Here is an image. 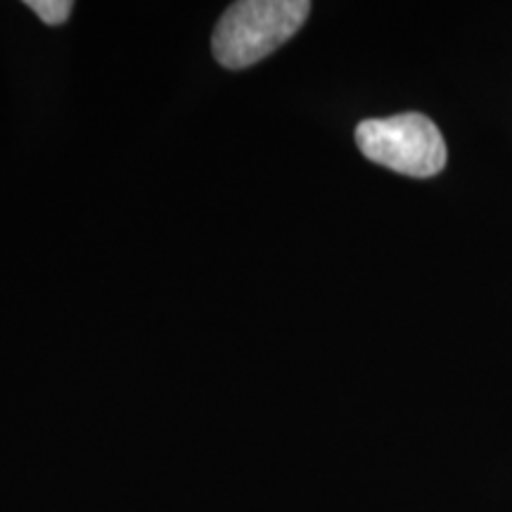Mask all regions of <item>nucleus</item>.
Here are the masks:
<instances>
[{"instance_id": "nucleus-1", "label": "nucleus", "mask_w": 512, "mask_h": 512, "mask_svg": "<svg viewBox=\"0 0 512 512\" xmlns=\"http://www.w3.org/2000/svg\"><path fill=\"white\" fill-rule=\"evenodd\" d=\"M311 12L306 0H240L214 31V57L226 69H247L285 46Z\"/></svg>"}, {"instance_id": "nucleus-2", "label": "nucleus", "mask_w": 512, "mask_h": 512, "mask_svg": "<svg viewBox=\"0 0 512 512\" xmlns=\"http://www.w3.org/2000/svg\"><path fill=\"white\" fill-rule=\"evenodd\" d=\"M358 150L396 174L432 178L446 166V143L437 124L418 112L366 119L356 128Z\"/></svg>"}, {"instance_id": "nucleus-3", "label": "nucleus", "mask_w": 512, "mask_h": 512, "mask_svg": "<svg viewBox=\"0 0 512 512\" xmlns=\"http://www.w3.org/2000/svg\"><path fill=\"white\" fill-rule=\"evenodd\" d=\"M29 8L36 12V17H41V22H46L48 27H60L69 19L74 10L72 0H29Z\"/></svg>"}]
</instances>
